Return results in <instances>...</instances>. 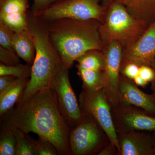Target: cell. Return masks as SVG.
I'll return each instance as SVG.
<instances>
[{
    "mask_svg": "<svg viewBox=\"0 0 155 155\" xmlns=\"http://www.w3.org/2000/svg\"><path fill=\"white\" fill-rule=\"evenodd\" d=\"M35 155H59L54 146L45 139L38 137L35 140Z\"/></svg>",
    "mask_w": 155,
    "mask_h": 155,
    "instance_id": "23",
    "label": "cell"
},
{
    "mask_svg": "<svg viewBox=\"0 0 155 155\" xmlns=\"http://www.w3.org/2000/svg\"><path fill=\"white\" fill-rule=\"evenodd\" d=\"M12 45L16 54L26 64L32 65L35 57V48L32 35L28 28L14 32Z\"/></svg>",
    "mask_w": 155,
    "mask_h": 155,
    "instance_id": "15",
    "label": "cell"
},
{
    "mask_svg": "<svg viewBox=\"0 0 155 155\" xmlns=\"http://www.w3.org/2000/svg\"><path fill=\"white\" fill-rule=\"evenodd\" d=\"M60 0H33V3L30 9L32 14H35L44 11L50 6Z\"/></svg>",
    "mask_w": 155,
    "mask_h": 155,
    "instance_id": "26",
    "label": "cell"
},
{
    "mask_svg": "<svg viewBox=\"0 0 155 155\" xmlns=\"http://www.w3.org/2000/svg\"><path fill=\"white\" fill-rule=\"evenodd\" d=\"M14 33L7 25L0 22V46L15 52L12 45Z\"/></svg>",
    "mask_w": 155,
    "mask_h": 155,
    "instance_id": "24",
    "label": "cell"
},
{
    "mask_svg": "<svg viewBox=\"0 0 155 155\" xmlns=\"http://www.w3.org/2000/svg\"><path fill=\"white\" fill-rule=\"evenodd\" d=\"M50 88L64 118L72 129L82 120L84 114L70 83L69 69L64 64L53 78Z\"/></svg>",
    "mask_w": 155,
    "mask_h": 155,
    "instance_id": "8",
    "label": "cell"
},
{
    "mask_svg": "<svg viewBox=\"0 0 155 155\" xmlns=\"http://www.w3.org/2000/svg\"><path fill=\"white\" fill-rule=\"evenodd\" d=\"M16 140L13 130L1 125L0 155H15Z\"/></svg>",
    "mask_w": 155,
    "mask_h": 155,
    "instance_id": "21",
    "label": "cell"
},
{
    "mask_svg": "<svg viewBox=\"0 0 155 155\" xmlns=\"http://www.w3.org/2000/svg\"><path fill=\"white\" fill-rule=\"evenodd\" d=\"M103 51L105 61L103 90L111 107L119 104L118 86L123 49L119 43L113 41L107 43Z\"/></svg>",
    "mask_w": 155,
    "mask_h": 155,
    "instance_id": "10",
    "label": "cell"
},
{
    "mask_svg": "<svg viewBox=\"0 0 155 155\" xmlns=\"http://www.w3.org/2000/svg\"><path fill=\"white\" fill-rule=\"evenodd\" d=\"M98 155H117V151L116 148L110 142L106 145L98 153Z\"/></svg>",
    "mask_w": 155,
    "mask_h": 155,
    "instance_id": "30",
    "label": "cell"
},
{
    "mask_svg": "<svg viewBox=\"0 0 155 155\" xmlns=\"http://www.w3.org/2000/svg\"><path fill=\"white\" fill-rule=\"evenodd\" d=\"M77 74L83 83V89L94 91L103 89L105 84L104 71L77 68Z\"/></svg>",
    "mask_w": 155,
    "mask_h": 155,
    "instance_id": "19",
    "label": "cell"
},
{
    "mask_svg": "<svg viewBox=\"0 0 155 155\" xmlns=\"http://www.w3.org/2000/svg\"><path fill=\"white\" fill-rule=\"evenodd\" d=\"M17 78L12 75L0 76V93L2 92L11 86Z\"/></svg>",
    "mask_w": 155,
    "mask_h": 155,
    "instance_id": "29",
    "label": "cell"
},
{
    "mask_svg": "<svg viewBox=\"0 0 155 155\" xmlns=\"http://www.w3.org/2000/svg\"><path fill=\"white\" fill-rule=\"evenodd\" d=\"M149 26L132 16L122 4L114 0L108 7L100 31L106 45L115 41L124 50L134 44Z\"/></svg>",
    "mask_w": 155,
    "mask_h": 155,
    "instance_id": "4",
    "label": "cell"
},
{
    "mask_svg": "<svg viewBox=\"0 0 155 155\" xmlns=\"http://www.w3.org/2000/svg\"></svg>",
    "mask_w": 155,
    "mask_h": 155,
    "instance_id": "34",
    "label": "cell"
},
{
    "mask_svg": "<svg viewBox=\"0 0 155 155\" xmlns=\"http://www.w3.org/2000/svg\"><path fill=\"white\" fill-rule=\"evenodd\" d=\"M117 133L130 130L155 131V116L133 106L118 105L111 107Z\"/></svg>",
    "mask_w": 155,
    "mask_h": 155,
    "instance_id": "9",
    "label": "cell"
},
{
    "mask_svg": "<svg viewBox=\"0 0 155 155\" xmlns=\"http://www.w3.org/2000/svg\"><path fill=\"white\" fill-rule=\"evenodd\" d=\"M102 2V0H60L35 15L46 22L70 19H96L103 23L107 8L100 4Z\"/></svg>",
    "mask_w": 155,
    "mask_h": 155,
    "instance_id": "5",
    "label": "cell"
},
{
    "mask_svg": "<svg viewBox=\"0 0 155 155\" xmlns=\"http://www.w3.org/2000/svg\"><path fill=\"white\" fill-rule=\"evenodd\" d=\"M11 129L13 130L16 138L15 155H35V140L31 138L28 134L22 130L16 129Z\"/></svg>",
    "mask_w": 155,
    "mask_h": 155,
    "instance_id": "20",
    "label": "cell"
},
{
    "mask_svg": "<svg viewBox=\"0 0 155 155\" xmlns=\"http://www.w3.org/2000/svg\"><path fill=\"white\" fill-rule=\"evenodd\" d=\"M84 114L83 119L70 131L69 145L72 155L94 154L110 142L93 117Z\"/></svg>",
    "mask_w": 155,
    "mask_h": 155,
    "instance_id": "6",
    "label": "cell"
},
{
    "mask_svg": "<svg viewBox=\"0 0 155 155\" xmlns=\"http://www.w3.org/2000/svg\"><path fill=\"white\" fill-rule=\"evenodd\" d=\"M28 28L33 38L36 53L29 82L16 105L39 91L50 87L53 78L64 64L50 40L47 22L29 10Z\"/></svg>",
    "mask_w": 155,
    "mask_h": 155,
    "instance_id": "3",
    "label": "cell"
},
{
    "mask_svg": "<svg viewBox=\"0 0 155 155\" xmlns=\"http://www.w3.org/2000/svg\"><path fill=\"white\" fill-rule=\"evenodd\" d=\"M79 103L84 113L91 115L116 148L117 155L120 147L117 131L114 126L111 106L103 89L88 91L83 90L79 95Z\"/></svg>",
    "mask_w": 155,
    "mask_h": 155,
    "instance_id": "7",
    "label": "cell"
},
{
    "mask_svg": "<svg viewBox=\"0 0 155 155\" xmlns=\"http://www.w3.org/2000/svg\"><path fill=\"white\" fill-rule=\"evenodd\" d=\"M28 0H0V22L14 32L28 28Z\"/></svg>",
    "mask_w": 155,
    "mask_h": 155,
    "instance_id": "14",
    "label": "cell"
},
{
    "mask_svg": "<svg viewBox=\"0 0 155 155\" xmlns=\"http://www.w3.org/2000/svg\"><path fill=\"white\" fill-rule=\"evenodd\" d=\"M113 1L114 0H102V4L107 8L110 5V4L113 2Z\"/></svg>",
    "mask_w": 155,
    "mask_h": 155,
    "instance_id": "33",
    "label": "cell"
},
{
    "mask_svg": "<svg viewBox=\"0 0 155 155\" xmlns=\"http://www.w3.org/2000/svg\"><path fill=\"white\" fill-rule=\"evenodd\" d=\"M155 58V21L134 44L123 50L121 69L129 64L152 67Z\"/></svg>",
    "mask_w": 155,
    "mask_h": 155,
    "instance_id": "11",
    "label": "cell"
},
{
    "mask_svg": "<svg viewBox=\"0 0 155 155\" xmlns=\"http://www.w3.org/2000/svg\"><path fill=\"white\" fill-rule=\"evenodd\" d=\"M132 81L137 86H140L142 87H145L149 84L147 81L145 80L139 75H137Z\"/></svg>",
    "mask_w": 155,
    "mask_h": 155,
    "instance_id": "31",
    "label": "cell"
},
{
    "mask_svg": "<svg viewBox=\"0 0 155 155\" xmlns=\"http://www.w3.org/2000/svg\"><path fill=\"white\" fill-rule=\"evenodd\" d=\"M122 4L132 16L148 25L155 21V0H114Z\"/></svg>",
    "mask_w": 155,
    "mask_h": 155,
    "instance_id": "16",
    "label": "cell"
},
{
    "mask_svg": "<svg viewBox=\"0 0 155 155\" xmlns=\"http://www.w3.org/2000/svg\"><path fill=\"white\" fill-rule=\"evenodd\" d=\"M138 75L148 83H151L155 78V73L153 69L147 66L140 67Z\"/></svg>",
    "mask_w": 155,
    "mask_h": 155,
    "instance_id": "28",
    "label": "cell"
},
{
    "mask_svg": "<svg viewBox=\"0 0 155 155\" xmlns=\"http://www.w3.org/2000/svg\"><path fill=\"white\" fill-rule=\"evenodd\" d=\"M32 65L20 64L13 66L0 64V76L12 75L17 78H29L31 75Z\"/></svg>",
    "mask_w": 155,
    "mask_h": 155,
    "instance_id": "22",
    "label": "cell"
},
{
    "mask_svg": "<svg viewBox=\"0 0 155 155\" xmlns=\"http://www.w3.org/2000/svg\"><path fill=\"white\" fill-rule=\"evenodd\" d=\"M146 132L130 130L117 133L119 155H155V137Z\"/></svg>",
    "mask_w": 155,
    "mask_h": 155,
    "instance_id": "13",
    "label": "cell"
},
{
    "mask_svg": "<svg viewBox=\"0 0 155 155\" xmlns=\"http://www.w3.org/2000/svg\"><path fill=\"white\" fill-rule=\"evenodd\" d=\"M20 58L15 52L0 46V61L1 64L13 66L20 64Z\"/></svg>",
    "mask_w": 155,
    "mask_h": 155,
    "instance_id": "25",
    "label": "cell"
},
{
    "mask_svg": "<svg viewBox=\"0 0 155 155\" xmlns=\"http://www.w3.org/2000/svg\"><path fill=\"white\" fill-rule=\"evenodd\" d=\"M47 22L51 41L68 69L87 52L103 51L106 47L98 20L62 19Z\"/></svg>",
    "mask_w": 155,
    "mask_h": 155,
    "instance_id": "2",
    "label": "cell"
},
{
    "mask_svg": "<svg viewBox=\"0 0 155 155\" xmlns=\"http://www.w3.org/2000/svg\"><path fill=\"white\" fill-rule=\"evenodd\" d=\"M29 78H18L2 92L0 93V116L14 108L29 82Z\"/></svg>",
    "mask_w": 155,
    "mask_h": 155,
    "instance_id": "17",
    "label": "cell"
},
{
    "mask_svg": "<svg viewBox=\"0 0 155 155\" xmlns=\"http://www.w3.org/2000/svg\"><path fill=\"white\" fill-rule=\"evenodd\" d=\"M1 125L36 134L56 148L59 155H71V128L64 118L51 89L37 92L2 117Z\"/></svg>",
    "mask_w": 155,
    "mask_h": 155,
    "instance_id": "1",
    "label": "cell"
},
{
    "mask_svg": "<svg viewBox=\"0 0 155 155\" xmlns=\"http://www.w3.org/2000/svg\"><path fill=\"white\" fill-rule=\"evenodd\" d=\"M152 68L153 69L155 73V58L152 67ZM151 89L152 91V94L155 95V78L154 80L153 81L151 82Z\"/></svg>",
    "mask_w": 155,
    "mask_h": 155,
    "instance_id": "32",
    "label": "cell"
},
{
    "mask_svg": "<svg viewBox=\"0 0 155 155\" xmlns=\"http://www.w3.org/2000/svg\"><path fill=\"white\" fill-rule=\"evenodd\" d=\"M140 67L136 64H129L125 65L120 70V74L133 80L138 75Z\"/></svg>",
    "mask_w": 155,
    "mask_h": 155,
    "instance_id": "27",
    "label": "cell"
},
{
    "mask_svg": "<svg viewBox=\"0 0 155 155\" xmlns=\"http://www.w3.org/2000/svg\"><path fill=\"white\" fill-rule=\"evenodd\" d=\"M119 105L133 106L146 111L155 116V95L145 93L137 85L124 75L119 78Z\"/></svg>",
    "mask_w": 155,
    "mask_h": 155,
    "instance_id": "12",
    "label": "cell"
},
{
    "mask_svg": "<svg viewBox=\"0 0 155 155\" xmlns=\"http://www.w3.org/2000/svg\"><path fill=\"white\" fill-rule=\"evenodd\" d=\"M76 61L77 68L97 71L104 70L105 61L103 50H91L78 58Z\"/></svg>",
    "mask_w": 155,
    "mask_h": 155,
    "instance_id": "18",
    "label": "cell"
}]
</instances>
